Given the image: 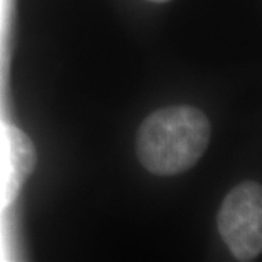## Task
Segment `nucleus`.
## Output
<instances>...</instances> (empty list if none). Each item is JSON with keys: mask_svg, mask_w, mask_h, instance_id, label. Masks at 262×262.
<instances>
[{"mask_svg": "<svg viewBox=\"0 0 262 262\" xmlns=\"http://www.w3.org/2000/svg\"><path fill=\"white\" fill-rule=\"evenodd\" d=\"M211 124L189 105L160 108L141 122L136 151L141 166L158 177H173L194 168L210 146Z\"/></svg>", "mask_w": 262, "mask_h": 262, "instance_id": "nucleus-1", "label": "nucleus"}, {"mask_svg": "<svg viewBox=\"0 0 262 262\" xmlns=\"http://www.w3.org/2000/svg\"><path fill=\"white\" fill-rule=\"evenodd\" d=\"M222 239L237 261H255L262 252V188L245 181L225 196L217 214Z\"/></svg>", "mask_w": 262, "mask_h": 262, "instance_id": "nucleus-2", "label": "nucleus"}, {"mask_svg": "<svg viewBox=\"0 0 262 262\" xmlns=\"http://www.w3.org/2000/svg\"><path fill=\"white\" fill-rule=\"evenodd\" d=\"M2 158H3V189L6 203H12L32 175L37 165V153L27 133L12 124L2 125Z\"/></svg>", "mask_w": 262, "mask_h": 262, "instance_id": "nucleus-3", "label": "nucleus"}, {"mask_svg": "<svg viewBox=\"0 0 262 262\" xmlns=\"http://www.w3.org/2000/svg\"><path fill=\"white\" fill-rule=\"evenodd\" d=\"M147 2H153V3H168L170 0H147Z\"/></svg>", "mask_w": 262, "mask_h": 262, "instance_id": "nucleus-4", "label": "nucleus"}]
</instances>
